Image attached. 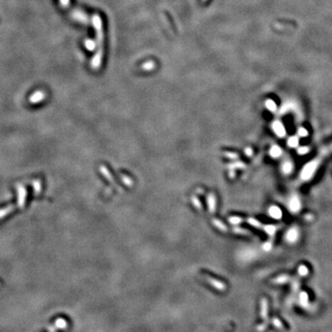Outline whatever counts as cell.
I'll return each mask as SVG.
<instances>
[{
  "mask_svg": "<svg viewBox=\"0 0 332 332\" xmlns=\"http://www.w3.org/2000/svg\"><path fill=\"white\" fill-rule=\"evenodd\" d=\"M317 167H318V161H310L309 163H307L304 167V169H303V171L301 173L302 179H304V180L310 179L313 176V175L315 174V172L317 169Z\"/></svg>",
  "mask_w": 332,
  "mask_h": 332,
  "instance_id": "obj_1",
  "label": "cell"
},
{
  "mask_svg": "<svg viewBox=\"0 0 332 332\" xmlns=\"http://www.w3.org/2000/svg\"><path fill=\"white\" fill-rule=\"evenodd\" d=\"M272 130L275 132V134L279 137H285L286 135V130L283 126V124L280 121H275L272 124Z\"/></svg>",
  "mask_w": 332,
  "mask_h": 332,
  "instance_id": "obj_2",
  "label": "cell"
},
{
  "mask_svg": "<svg viewBox=\"0 0 332 332\" xmlns=\"http://www.w3.org/2000/svg\"><path fill=\"white\" fill-rule=\"evenodd\" d=\"M288 207H289V210L292 211V212H297L300 211L301 209V201L299 199V197H297L296 196H293L290 198L289 200V203H288Z\"/></svg>",
  "mask_w": 332,
  "mask_h": 332,
  "instance_id": "obj_3",
  "label": "cell"
},
{
  "mask_svg": "<svg viewBox=\"0 0 332 332\" xmlns=\"http://www.w3.org/2000/svg\"><path fill=\"white\" fill-rule=\"evenodd\" d=\"M299 238V231L297 230V228H291L285 235V239L287 242L293 244L295 243Z\"/></svg>",
  "mask_w": 332,
  "mask_h": 332,
  "instance_id": "obj_4",
  "label": "cell"
},
{
  "mask_svg": "<svg viewBox=\"0 0 332 332\" xmlns=\"http://www.w3.org/2000/svg\"><path fill=\"white\" fill-rule=\"evenodd\" d=\"M100 172H101V174L103 176V177H105L111 184H113V186H115L117 189H119L120 191H122V188H120L119 186H117L116 185L115 180H114V177L111 175V173L109 172V170H108L104 165H101V166H100Z\"/></svg>",
  "mask_w": 332,
  "mask_h": 332,
  "instance_id": "obj_5",
  "label": "cell"
},
{
  "mask_svg": "<svg viewBox=\"0 0 332 332\" xmlns=\"http://www.w3.org/2000/svg\"><path fill=\"white\" fill-rule=\"evenodd\" d=\"M18 205L19 208L22 209L24 207L25 204V200H26V196H27V191L23 186H19L18 187Z\"/></svg>",
  "mask_w": 332,
  "mask_h": 332,
  "instance_id": "obj_6",
  "label": "cell"
},
{
  "mask_svg": "<svg viewBox=\"0 0 332 332\" xmlns=\"http://www.w3.org/2000/svg\"><path fill=\"white\" fill-rule=\"evenodd\" d=\"M207 203H208V209L211 213H214L216 211V196L213 193H209L207 196Z\"/></svg>",
  "mask_w": 332,
  "mask_h": 332,
  "instance_id": "obj_7",
  "label": "cell"
},
{
  "mask_svg": "<svg viewBox=\"0 0 332 332\" xmlns=\"http://www.w3.org/2000/svg\"><path fill=\"white\" fill-rule=\"evenodd\" d=\"M269 214L275 220H280L282 217V211L278 206H271L269 209Z\"/></svg>",
  "mask_w": 332,
  "mask_h": 332,
  "instance_id": "obj_8",
  "label": "cell"
},
{
  "mask_svg": "<svg viewBox=\"0 0 332 332\" xmlns=\"http://www.w3.org/2000/svg\"><path fill=\"white\" fill-rule=\"evenodd\" d=\"M281 153H282V150H281L279 146H277V145L272 146L271 149H270V155L272 157V158H275V159H276V158H279V157L281 155Z\"/></svg>",
  "mask_w": 332,
  "mask_h": 332,
  "instance_id": "obj_9",
  "label": "cell"
},
{
  "mask_svg": "<svg viewBox=\"0 0 332 332\" xmlns=\"http://www.w3.org/2000/svg\"><path fill=\"white\" fill-rule=\"evenodd\" d=\"M212 223H213L214 226H216L221 232H227L228 231V228L225 225V223H223L221 221H220L218 219H212Z\"/></svg>",
  "mask_w": 332,
  "mask_h": 332,
  "instance_id": "obj_10",
  "label": "cell"
},
{
  "mask_svg": "<svg viewBox=\"0 0 332 332\" xmlns=\"http://www.w3.org/2000/svg\"><path fill=\"white\" fill-rule=\"evenodd\" d=\"M293 165L291 161H284V163L281 165V170L285 175H289L293 171Z\"/></svg>",
  "mask_w": 332,
  "mask_h": 332,
  "instance_id": "obj_11",
  "label": "cell"
},
{
  "mask_svg": "<svg viewBox=\"0 0 332 332\" xmlns=\"http://www.w3.org/2000/svg\"><path fill=\"white\" fill-rule=\"evenodd\" d=\"M245 164L242 161H236L228 165V169L230 171H235L237 169H245Z\"/></svg>",
  "mask_w": 332,
  "mask_h": 332,
  "instance_id": "obj_12",
  "label": "cell"
},
{
  "mask_svg": "<svg viewBox=\"0 0 332 332\" xmlns=\"http://www.w3.org/2000/svg\"><path fill=\"white\" fill-rule=\"evenodd\" d=\"M44 98H45V96H44L43 92H35V93H34V94L31 97L30 101H31V102L35 103V102H41V101H42Z\"/></svg>",
  "mask_w": 332,
  "mask_h": 332,
  "instance_id": "obj_13",
  "label": "cell"
},
{
  "mask_svg": "<svg viewBox=\"0 0 332 332\" xmlns=\"http://www.w3.org/2000/svg\"><path fill=\"white\" fill-rule=\"evenodd\" d=\"M265 105H266L267 109H268L270 112H271V113H275V112L277 111V104L275 103V102H274V101L270 100V99L266 101Z\"/></svg>",
  "mask_w": 332,
  "mask_h": 332,
  "instance_id": "obj_14",
  "label": "cell"
},
{
  "mask_svg": "<svg viewBox=\"0 0 332 332\" xmlns=\"http://www.w3.org/2000/svg\"><path fill=\"white\" fill-rule=\"evenodd\" d=\"M120 178H121V181L124 183V185H126V186H128V187L133 186L134 182H133V180H132L129 176H126V175H121V176H120Z\"/></svg>",
  "mask_w": 332,
  "mask_h": 332,
  "instance_id": "obj_15",
  "label": "cell"
},
{
  "mask_svg": "<svg viewBox=\"0 0 332 332\" xmlns=\"http://www.w3.org/2000/svg\"><path fill=\"white\" fill-rule=\"evenodd\" d=\"M15 209H16V207H15L14 205H11V206H9V207H7V208H5V209L0 210V219L4 218L5 216H7L8 213H10V212L13 211Z\"/></svg>",
  "mask_w": 332,
  "mask_h": 332,
  "instance_id": "obj_16",
  "label": "cell"
},
{
  "mask_svg": "<svg viewBox=\"0 0 332 332\" xmlns=\"http://www.w3.org/2000/svg\"><path fill=\"white\" fill-rule=\"evenodd\" d=\"M298 144H299V138L295 136L291 137L287 141V145L291 148H296L298 146Z\"/></svg>",
  "mask_w": 332,
  "mask_h": 332,
  "instance_id": "obj_17",
  "label": "cell"
},
{
  "mask_svg": "<svg viewBox=\"0 0 332 332\" xmlns=\"http://www.w3.org/2000/svg\"><path fill=\"white\" fill-rule=\"evenodd\" d=\"M191 202H192V204L194 205V207H195L197 211H202V209H203V208H202V204H201L200 200H199L196 196H193L191 197Z\"/></svg>",
  "mask_w": 332,
  "mask_h": 332,
  "instance_id": "obj_18",
  "label": "cell"
},
{
  "mask_svg": "<svg viewBox=\"0 0 332 332\" xmlns=\"http://www.w3.org/2000/svg\"><path fill=\"white\" fill-rule=\"evenodd\" d=\"M228 221L231 224L233 225H237V224H240L242 221H243V219L239 216H231L228 218Z\"/></svg>",
  "mask_w": 332,
  "mask_h": 332,
  "instance_id": "obj_19",
  "label": "cell"
},
{
  "mask_svg": "<svg viewBox=\"0 0 332 332\" xmlns=\"http://www.w3.org/2000/svg\"><path fill=\"white\" fill-rule=\"evenodd\" d=\"M222 155L224 157H226V158H228V159H231V160H236V159H238V157H239L238 153H236V152H232V151H223V152H222Z\"/></svg>",
  "mask_w": 332,
  "mask_h": 332,
  "instance_id": "obj_20",
  "label": "cell"
},
{
  "mask_svg": "<svg viewBox=\"0 0 332 332\" xmlns=\"http://www.w3.org/2000/svg\"><path fill=\"white\" fill-rule=\"evenodd\" d=\"M264 231L270 235H273L276 231V227L274 225H266L264 226Z\"/></svg>",
  "mask_w": 332,
  "mask_h": 332,
  "instance_id": "obj_21",
  "label": "cell"
},
{
  "mask_svg": "<svg viewBox=\"0 0 332 332\" xmlns=\"http://www.w3.org/2000/svg\"><path fill=\"white\" fill-rule=\"evenodd\" d=\"M246 221H247V222H248L250 225H252L253 227L258 228V227H260V226H261V223H260L257 220L254 219V218H248Z\"/></svg>",
  "mask_w": 332,
  "mask_h": 332,
  "instance_id": "obj_22",
  "label": "cell"
},
{
  "mask_svg": "<svg viewBox=\"0 0 332 332\" xmlns=\"http://www.w3.org/2000/svg\"><path fill=\"white\" fill-rule=\"evenodd\" d=\"M56 325H57V327L58 328V329H66L67 328V323L64 320V319H62V318H59V319H57V321H56Z\"/></svg>",
  "mask_w": 332,
  "mask_h": 332,
  "instance_id": "obj_23",
  "label": "cell"
},
{
  "mask_svg": "<svg viewBox=\"0 0 332 332\" xmlns=\"http://www.w3.org/2000/svg\"><path fill=\"white\" fill-rule=\"evenodd\" d=\"M34 185H33V187H34V191H35V194H39V192L41 191V187H42V186H41V182H40L39 180H37V181H34V183H33Z\"/></svg>",
  "mask_w": 332,
  "mask_h": 332,
  "instance_id": "obj_24",
  "label": "cell"
},
{
  "mask_svg": "<svg viewBox=\"0 0 332 332\" xmlns=\"http://www.w3.org/2000/svg\"><path fill=\"white\" fill-rule=\"evenodd\" d=\"M298 271H299V273H300V275L301 276H305L306 274L308 273V270H307V268L305 267V266H301L300 268H299V270H298Z\"/></svg>",
  "mask_w": 332,
  "mask_h": 332,
  "instance_id": "obj_25",
  "label": "cell"
},
{
  "mask_svg": "<svg viewBox=\"0 0 332 332\" xmlns=\"http://www.w3.org/2000/svg\"><path fill=\"white\" fill-rule=\"evenodd\" d=\"M298 135L300 136V137H306L307 135H308V132H307V130L305 129V128H304V127H300L299 129H298Z\"/></svg>",
  "mask_w": 332,
  "mask_h": 332,
  "instance_id": "obj_26",
  "label": "cell"
},
{
  "mask_svg": "<svg viewBox=\"0 0 332 332\" xmlns=\"http://www.w3.org/2000/svg\"><path fill=\"white\" fill-rule=\"evenodd\" d=\"M308 151H309L308 147H300V148L298 149V153L301 154V155H304V154L307 153Z\"/></svg>",
  "mask_w": 332,
  "mask_h": 332,
  "instance_id": "obj_27",
  "label": "cell"
},
{
  "mask_svg": "<svg viewBox=\"0 0 332 332\" xmlns=\"http://www.w3.org/2000/svg\"><path fill=\"white\" fill-rule=\"evenodd\" d=\"M153 67H154V64H153L152 62H149V63H146V64L143 66V68L146 69V70H151V69L153 68Z\"/></svg>",
  "mask_w": 332,
  "mask_h": 332,
  "instance_id": "obj_28",
  "label": "cell"
},
{
  "mask_svg": "<svg viewBox=\"0 0 332 332\" xmlns=\"http://www.w3.org/2000/svg\"><path fill=\"white\" fill-rule=\"evenodd\" d=\"M233 231L235 232V234H240V235H245V234H247V231H245V230H244V229H242V228H234Z\"/></svg>",
  "mask_w": 332,
  "mask_h": 332,
  "instance_id": "obj_29",
  "label": "cell"
},
{
  "mask_svg": "<svg viewBox=\"0 0 332 332\" xmlns=\"http://www.w3.org/2000/svg\"><path fill=\"white\" fill-rule=\"evenodd\" d=\"M245 153L246 156L250 157L252 156V154H253V151H252V149L250 147H247V148L245 149Z\"/></svg>",
  "mask_w": 332,
  "mask_h": 332,
  "instance_id": "obj_30",
  "label": "cell"
},
{
  "mask_svg": "<svg viewBox=\"0 0 332 332\" xmlns=\"http://www.w3.org/2000/svg\"><path fill=\"white\" fill-rule=\"evenodd\" d=\"M271 247H272V245H271L270 243H265L263 245V249L266 250V251H270L271 249Z\"/></svg>",
  "mask_w": 332,
  "mask_h": 332,
  "instance_id": "obj_31",
  "label": "cell"
}]
</instances>
